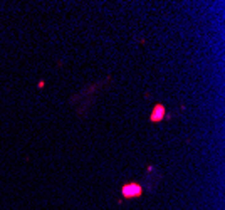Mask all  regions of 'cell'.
Segmentation results:
<instances>
[{
	"label": "cell",
	"instance_id": "obj_1",
	"mask_svg": "<svg viewBox=\"0 0 225 210\" xmlns=\"http://www.w3.org/2000/svg\"><path fill=\"white\" fill-rule=\"evenodd\" d=\"M123 193H124V197H138L141 193V188H140V185L131 183V185H126L123 188Z\"/></svg>",
	"mask_w": 225,
	"mask_h": 210
},
{
	"label": "cell",
	"instance_id": "obj_2",
	"mask_svg": "<svg viewBox=\"0 0 225 210\" xmlns=\"http://www.w3.org/2000/svg\"><path fill=\"white\" fill-rule=\"evenodd\" d=\"M160 111H163V108H161V106H156V109H155V115L151 116V119H153V121L160 119V116H163V115H160Z\"/></svg>",
	"mask_w": 225,
	"mask_h": 210
}]
</instances>
